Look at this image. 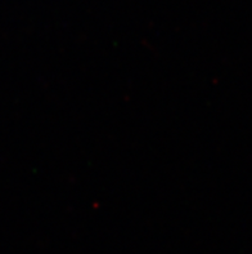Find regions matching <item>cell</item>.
Here are the masks:
<instances>
[]
</instances>
